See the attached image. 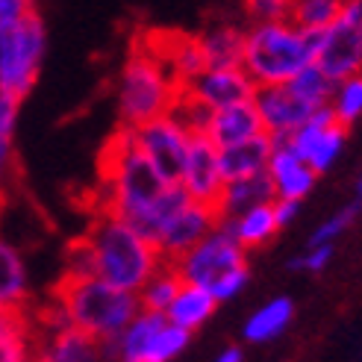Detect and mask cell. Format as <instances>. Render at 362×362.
<instances>
[{
  "instance_id": "1",
  "label": "cell",
  "mask_w": 362,
  "mask_h": 362,
  "mask_svg": "<svg viewBox=\"0 0 362 362\" xmlns=\"http://www.w3.org/2000/svg\"><path fill=\"white\" fill-rule=\"evenodd\" d=\"M162 265L159 250L127 221L95 215L86 233L65 247V271L100 277L124 292H139L148 277Z\"/></svg>"
},
{
  "instance_id": "2",
  "label": "cell",
  "mask_w": 362,
  "mask_h": 362,
  "mask_svg": "<svg viewBox=\"0 0 362 362\" xmlns=\"http://www.w3.org/2000/svg\"><path fill=\"white\" fill-rule=\"evenodd\" d=\"M47 298L59 303L74 327L95 333L103 341H118L130 321L141 313L136 292H124L100 277L74 274V271H62V277L50 283Z\"/></svg>"
},
{
  "instance_id": "3",
  "label": "cell",
  "mask_w": 362,
  "mask_h": 362,
  "mask_svg": "<svg viewBox=\"0 0 362 362\" xmlns=\"http://www.w3.org/2000/svg\"><path fill=\"white\" fill-rule=\"evenodd\" d=\"M321 33L298 30L288 21L257 24L245 35V59H242L245 74L257 86L288 83L300 68L313 62Z\"/></svg>"
},
{
  "instance_id": "4",
  "label": "cell",
  "mask_w": 362,
  "mask_h": 362,
  "mask_svg": "<svg viewBox=\"0 0 362 362\" xmlns=\"http://www.w3.org/2000/svg\"><path fill=\"white\" fill-rule=\"evenodd\" d=\"M165 265H171L183 277V283L209 288L215 300L233 298L247 283L245 247L236 242L227 221L215 227L209 236H204L192 250H186L180 259Z\"/></svg>"
},
{
  "instance_id": "5",
  "label": "cell",
  "mask_w": 362,
  "mask_h": 362,
  "mask_svg": "<svg viewBox=\"0 0 362 362\" xmlns=\"http://www.w3.org/2000/svg\"><path fill=\"white\" fill-rule=\"evenodd\" d=\"M177 88L180 83L162 68L159 59H153L148 50L130 45L121 74V98H118L121 127L136 130L139 124L165 115Z\"/></svg>"
},
{
  "instance_id": "6",
  "label": "cell",
  "mask_w": 362,
  "mask_h": 362,
  "mask_svg": "<svg viewBox=\"0 0 362 362\" xmlns=\"http://www.w3.org/2000/svg\"><path fill=\"white\" fill-rule=\"evenodd\" d=\"M42 53L45 27L35 9L9 27H0V95H9L21 103L39 77Z\"/></svg>"
},
{
  "instance_id": "7",
  "label": "cell",
  "mask_w": 362,
  "mask_h": 362,
  "mask_svg": "<svg viewBox=\"0 0 362 362\" xmlns=\"http://www.w3.org/2000/svg\"><path fill=\"white\" fill-rule=\"evenodd\" d=\"M133 139L151 168L159 174L165 186H183L186 171V148L189 136L180 130V124L171 115H159L153 121H144L133 130Z\"/></svg>"
},
{
  "instance_id": "8",
  "label": "cell",
  "mask_w": 362,
  "mask_h": 362,
  "mask_svg": "<svg viewBox=\"0 0 362 362\" xmlns=\"http://www.w3.org/2000/svg\"><path fill=\"white\" fill-rule=\"evenodd\" d=\"M224 186L227 180L218 165V148L209 136H189L186 148V171H183V189L194 204L206 206L215 218L224 224Z\"/></svg>"
},
{
  "instance_id": "9",
  "label": "cell",
  "mask_w": 362,
  "mask_h": 362,
  "mask_svg": "<svg viewBox=\"0 0 362 362\" xmlns=\"http://www.w3.org/2000/svg\"><path fill=\"white\" fill-rule=\"evenodd\" d=\"M106 348L103 339L80 330L74 324L33 336L30 339V362H103Z\"/></svg>"
},
{
  "instance_id": "10",
  "label": "cell",
  "mask_w": 362,
  "mask_h": 362,
  "mask_svg": "<svg viewBox=\"0 0 362 362\" xmlns=\"http://www.w3.org/2000/svg\"><path fill=\"white\" fill-rule=\"evenodd\" d=\"M218 224H221V221L215 218V215H212L206 206L189 201L165 227L159 230V236H156V242H153L156 250H159V259H162V262L180 259L186 250H192L204 236H209V233L218 227Z\"/></svg>"
},
{
  "instance_id": "11",
  "label": "cell",
  "mask_w": 362,
  "mask_h": 362,
  "mask_svg": "<svg viewBox=\"0 0 362 362\" xmlns=\"http://www.w3.org/2000/svg\"><path fill=\"white\" fill-rule=\"evenodd\" d=\"M250 100H253V106H257L262 127L268 133H295L298 127L318 110V106H313L310 100L298 98L292 88H288V83L257 86Z\"/></svg>"
},
{
  "instance_id": "12",
  "label": "cell",
  "mask_w": 362,
  "mask_h": 362,
  "mask_svg": "<svg viewBox=\"0 0 362 362\" xmlns=\"http://www.w3.org/2000/svg\"><path fill=\"white\" fill-rule=\"evenodd\" d=\"M192 92L206 100L212 110H221V106H230V103H242V100H250L253 98V83L245 68H206L204 74H197L186 83Z\"/></svg>"
},
{
  "instance_id": "13",
  "label": "cell",
  "mask_w": 362,
  "mask_h": 362,
  "mask_svg": "<svg viewBox=\"0 0 362 362\" xmlns=\"http://www.w3.org/2000/svg\"><path fill=\"white\" fill-rule=\"evenodd\" d=\"M259 133H265V127H262V118L257 112V106H253V100L230 103V106L215 110L209 130H206V136L212 139V144L218 151L230 148V144H239L250 136H259Z\"/></svg>"
},
{
  "instance_id": "14",
  "label": "cell",
  "mask_w": 362,
  "mask_h": 362,
  "mask_svg": "<svg viewBox=\"0 0 362 362\" xmlns=\"http://www.w3.org/2000/svg\"><path fill=\"white\" fill-rule=\"evenodd\" d=\"M271 133H259V136H250L239 144H230V148L218 151V165L224 180H239V177H250L257 171L268 168V159H271Z\"/></svg>"
},
{
  "instance_id": "15",
  "label": "cell",
  "mask_w": 362,
  "mask_h": 362,
  "mask_svg": "<svg viewBox=\"0 0 362 362\" xmlns=\"http://www.w3.org/2000/svg\"><path fill=\"white\" fill-rule=\"evenodd\" d=\"M277 197V186L274 177L265 171H257L250 177H239V180H227L224 186V221H233L245 215L247 209L259 206V204H271Z\"/></svg>"
},
{
  "instance_id": "16",
  "label": "cell",
  "mask_w": 362,
  "mask_h": 362,
  "mask_svg": "<svg viewBox=\"0 0 362 362\" xmlns=\"http://www.w3.org/2000/svg\"><path fill=\"white\" fill-rule=\"evenodd\" d=\"M0 362H30V303L0 306Z\"/></svg>"
},
{
  "instance_id": "17",
  "label": "cell",
  "mask_w": 362,
  "mask_h": 362,
  "mask_svg": "<svg viewBox=\"0 0 362 362\" xmlns=\"http://www.w3.org/2000/svg\"><path fill=\"white\" fill-rule=\"evenodd\" d=\"M215 303H218V300L212 298L209 288L186 283V286L177 292V298L171 300V306L165 310V318H168L171 324H177V327H183V330L192 333L194 327H201V324L212 315Z\"/></svg>"
},
{
  "instance_id": "18",
  "label": "cell",
  "mask_w": 362,
  "mask_h": 362,
  "mask_svg": "<svg viewBox=\"0 0 362 362\" xmlns=\"http://www.w3.org/2000/svg\"><path fill=\"white\" fill-rule=\"evenodd\" d=\"M201 42L206 50V65L209 68H242L245 59V33L239 27H209L201 33Z\"/></svg>"
},
{
  "instance_id": "19",
  "label": "cell",
  "mask_w": 362,
  "mask_h": 362,
  "mask_svg": "<svg viewBox=\"0 0 362 362\" xmlns=\"http://www.w3.org/2000/svg\"><path fill=\"white\" fill-rule=\"evenodd\" d=\"M227 224H230L233 236H236V242H239L245 250H247V247H259L262 242H268V239L280 230L277 215H274V201L253 206V209H247L245 215H239L236 224H233V221H227Z\"/></svg>"
},
{
  "instance_id": "20",
  "label": "cell",
  "mask_w": 362,
  "mask_h": 362,
  "mask_svg": "<svg viewBox=\"0 0 362 362\" xmlns=\"http://www.w3.org/2000/svg\"><path fill=\"white\" fill-rule=\"evenodd\" d=\"M183 286H186L183 277H180L171 265L162 262V265L153 271V274L148 277V283H144L139 292H136V295H139L141 313H165Z\"/></svg>"
},
{
  "instance_id": "21",
  "label": "cell",
  "mask_w": 362,
  "mask_h": 362,
  "mask_svg": "<svg viewBox=\"0 0 362 362\" xmlns=\"http://www.w3.org/2000/svg\"><path fill=\"white\" fill-rule=\"evenodd\" d=\"M345 0H292L286 21L306 33H321L339 21Z\"/></svg>"
},
{
  "instance_id": "22",
  "label": "cell",
  "mask_w": 362,
  "mask_h": 362,
  "mask_svg": "<svg viewBox=\"0 0 362 362\" xmlns=\"http://www.w3.org/2000/svg\"><path fill=\"white\" fill-rule=\"evenodd\" d=\"M21 303H30L24 262L15 253V247L0 242V306H21Z\"/></svg>"
},
{
  "instance_id": "23",
  "label": "cell",
  "mask_w": 362,
  "mask_h": 362,
  "mask_svg": "<svg viewBox=\"0 0 362 362\" xmlns=\"http://www.w3.org/2000/svg\"><path fill=\"white\" fill-rule=\"evenodd\" d=\"M292 321V300H271L268 306H262V310L253 315L247 321V327H245V336L250 341H265V339H274L286 324Z\"/></svg>"
},
{
  "instance_id": "24",
  "label": "cell",
  "mask_w": 362,
  "mask_h": 362,
  "mask_svg": "<svg viewBox=\"0 0 362 362\" xmlns=\"http://www.w3.org/2000/svg\"><path fill=\"white\" fill-rule=\"evenodd\" d=\"M288 88H292L298 98L310 100L313 106H324L336 92V80H330L315 62H310L306 68H300L292 80H288Z\"/></svg>"
},
{
  "instance_id": "25",
  "label": "cell",
  "mask_w": 362,
  "mask_h": 362,
  "mask_svg": "<svg viewBox=\"0 0 362 362\" xmlns=\"http://www.w3.org/2000/svg\"><path fill=\"white\" fill-rule=\"evenodd\" d=\"M351 133V124H345L336 112H333V118H330V124L324 127V133L318 136V141L313 144V151H310V156H306V165H310L315 174L318 171H324L333 162V156L339 153V148H341V141H345V136Z\"/></svg>"
},
{
  "instance_id": "26",
  "label": "cell",
  "mask_w": 362,
  "mask_h": 362,
  "mask_svg": "<svg viewBox=\"0 0 362 362\" xmlns=\"http://www.w3.org/2000/svg\"><path fill=\"white\" fill-rule=\"evenodd\" d=\"M15 115H18V100L9 95H0V204H6V189L4 177L12 162V130H15Z\"/></svg>"
},
{
  "instance_id": "27",
  "label": "cell",
  "mask_w": 362,
  "mask_h": 362,
  "mask_svg": "<svg viewBox=\"0 0 362 362\" xmlns=\"http://www.w3.org/2000/svg\"><path fill=\"white\" fill-rule=\"evenodd\" d=\"M186 341H189V330H183V327H177V324L165 321L159 327V333L153 336L151 348H148V354H144L141 362H168L171 356H177L180 351L186 348Z\"/></svg>"
},
{
  "instance_id": "28",
  "label": "cell",
  "mask_w": 362,
  "mask_h": 362,
  "mask_svg": "<svg viewBox=\"0 0 362 362\" xmlns=\"http://www.w3.org/2000/svg\"><path fill=\"white\" fill-rule=\"evenodd\" d=\"M313 183H315V171L306 165V162H298V165L286 168L283 174L274 177L277 197H286V201H300V197L313 189Z\"/></svg>"
},
{
  "instance_id": "29",
  "label": "cell",
  "mask_w": 362,
  "mask_h": 362,
  "mask_svg": "<svg viewBox=\"0 0 362 362\" xmlns=\"http://www.w3.org/2000/svg\"><path fill=\"white\" fill-rule=\"evenodd\" d=\"M333 112L345 124H354V118L362 112V74H354L345 80V86H341L336 95Z\"/></svg>"
},
{
  "instance_id": "30",
  "label": "cell",
  "mask_w": 362,
  "mask_h": 362,
  "mask_svg": "<svg viewBox=\"0 0 362 362\" xmlns=\"http://www.w3.org/2000/svg\"><path fill=\"white\" fill-rule=\"evenodd\" d=\"M292 0H242V9L253 24H271V21H286Z\"/></svg>"
},
{
  "instance_id": "31",
  "label": "cell",
  "mask_w": 362,
  "mask_h": 362,
  "mask_svg": "<svg viewBox=\"0 0 362 362\" xmlns=\"http://www.w3.org/2000/svg\"><path fill=\"white\" fill-rule=\"evenodd\" d=\"M356 212H359V204H354V206H348V209H341L339 215H333V218H330L327 224L315 230V236H313V247H315V245H327V239L339 236V233L354 221V215H356Z\"/></svg>"
},
{
  "instance_id": "32",
  "label": "cell",
  "mask_w": 362,
  "mask_h": 362,
  "mask_svg": "<svg viewBox=\"0 0 362 362\" xmlns=\"http://www.w3.org/2000/svg\"><path fill=\"white\" fill-rule=\"evenodd\" d=\"M33 9V0H0V27L15 24L18 18H24Z\"/></svg>"
},
{
  "instance_id": "33",
  "label": "cell",
  "mask_w": 362,
  "mask_h": 362,
  "mask_svg": "<svg viewBox=\"0 0 362 362\" xmlns=\"http://www.w3.org/2000/svg\"><path fill=\"white\" fill-rule=\"evenodd\" d=\"M330 259V247L327 245H315V250H310L303 259L295 262V268H310V271H321L324 262Z\"/></svg>"
},
{
  "instance_id": "34",
  "label": "cell",
  "mask_w": 362,
  "mask_h": 362,
  "mask_svg": "<svg viewBox=\"0 0 362 362\" xmlns=\"http://www.w3.org/2000/svg\"><path fill=\"white\" fill-rule=\"evenodd\" d=\"M218 362H242V354H239L236 348H227V351L218 356Z\"/></svg>"
},
{
  "instance_id": "35",
  "label": "cell",
  "mask_w": 362,
  "mask_h": 362,
  "mask_svg": "<svg viewBox=\"0 0 362 362\" xmlns=\"http://www.w3.org/2000/svg\"><path fill=\"white\" fill-rule=\"evenodd\" d=\"M359 194H362V183H359Z\"/></svg>"
}]
</instances>
